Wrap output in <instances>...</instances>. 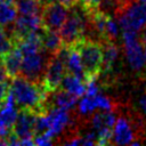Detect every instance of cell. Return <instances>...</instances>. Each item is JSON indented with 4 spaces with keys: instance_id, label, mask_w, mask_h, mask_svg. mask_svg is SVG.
<instances>
[{
    "instance_id": "cell-1",
    "label": "cell",
    "mask_w": 146,
    "mask_h": 146,
    "mask_svg": "<svg viewBox=\"0 0 146 146\" xmlns=\"http://www.w3.org/2000/svg\"><path fill=\"white\" fill-rule=\"evenodd\" d=\"M40 32L32 33L17 42V47L22 52L21 74L35 82H41L47 62L50 57L41 44Z\"/></svg>"
},
{
    "instance_id": "cell-2",
    "label": "cell",
    "mask_w": 146,
    "mask_h": 146,
    "mask_svg": "<svg viewBox=\"0 0 146 146\" xmlns=\"http://www.w3.org/2000/svg\"><path fill=\"white\" fill-rule=\"evenodd\" d=\"M9 92L21 110L32 111L36 114L47 111L48 91L41 82L31 81L22 75H17L13 78Z\"/></svg>"
},
{
    "instance_id": "cell-3",
    "label": "cell",
    "mask_w": 146,
    "mask_h": 146,
    "mask_svg": "<svg viewBox=\"0 0 146 146\" xmlns=\"http://www.w3.org/2000/svg\"><path fill=\"white\" fill-rule=\"evenodd\" d=\"M87 25L88 11L81 5L79 7V3L75 2L72 7H70V13L62 27L58 30L63 44L72 47L84 40Z\"/></svg>"
},
{
    "instance_id": "cell-4",
    "label": "cell",
    "mask_w": 146,
    "mask_h": 146,
    "mask_svg": "<svg viewBox=\"0 0 146 146\" xmlns=\"http://www.w3.org/2000/svg\"><path fill=\"white\" fill-rule=\"evenodd\" d=\"M86 73V82L90 79H97L103 67L102 44L95 40H82L75 44Z\"/></svg>"
},
{
    "instance_id": "cell-5",
    "label": "cell",
    "mask_w": 146,
    "mask_h": 146,
    "mask_svg": "<svg viewBox=\"0 0 146 146\" xmlns=\"http://www.w3.org/2000/svg\"><path fill=\"white\" fill-rule=\"evenodd\" d=\"M67 52V46H62L55 54L50 55L41 83L46 88L48 92H51L59 88L63 78L66 74V65H65V56Z\"/></svg>"
},
{
    "instance_id": "cell-6",
    "label": "cell",
    "mask_w": 146,
    "mask_h": 146,
    "mask_svg": "<svg viewBox=\"0 0 146 146\" xmlns=\"http://www.w3.org/2000/svg\"><path fill=\"white\" fill-rule=\"evenodd\" d=\"M120 9L122 14L119 17V25L122 31L139 33L146 27V3L143 0H135Z\"/></svg>"
},
{
    "instance_id": "cell-7",
    "label": "cell",
    "mask_w": 146,
    "mask_h": 146,
    "mask_svg": "<svg viewBox=\"0 0 146 146\" xmlns=\"http://www.w3.org/2000/svg\"><path fill=\"white\" fill-rule=\"evenodd\" d=\"M123 44L125 58L130 67L137 72H140L146 66V56L144 47L139 38V33L135 31H122Z\"/></svg>"
},
{
    "instance_id": "cell-8",
    "label": "cell",
    "mask_w": 146,
    "mask_h": 146,
    "mask_svg": "<svg viewBox=\"0 0 146 146\" xmlns=\"http://www.w3.org/2000/svg\"><path fill=\"white\" fill-rule=\"evenodd\" d=\"M116 121V116L112 111H100L94 112L90 124L92 131L97 135V145L111 144L112 129Z\"/></svg>"
},
{
    "instance_id": "cell-9",
    "label": "cell",
    "mask_w": 146,
    "mask_h": 146,
    "mask_svg": "<svg viewBox=\"0 0 146 146\" xmlns=\"http://www.w3.org/2000/svg\"><path fill=\"white\" fill-rule=\"evenodd\" d=\"M42 29L41 14H18L14 22L11 35L17 43L32 33H39Z\"/></svg>"
},
{
    "instance_id": "cell-10",
    "label": "cell",
    "mask_w": 146,
    "mask_h": 146,
    "mask_svg": "<svg viewBox=\"0 0 146 146\" xmlns=\"http://www.w3.org/2000/svg\"><path fill=\"white\" fill-rule=\"evenodd\" d=\"M68 8L70 7L60 2L44 5L41 10V19H42L43 27L58 31L64 24L70 13Z\"/></svg>"
},
{
    "instance_id": "cell-11",
    "label": "cell",
    "mask_w": 146,
    "mask_h": 146,
    "mask_svg": "<svg viewBox=\"0 0 146 146\" xmlns=\"http://www.w3.org/2000/svg\"><path fill=\"white\" fill-rule=\"evenodd\" d=\"M112 100L100 91L96 94H84L78 104V111L81 115H89L96 111H112Z\"/></svg>"
},
{
    "instance_id": "cell-12",
    "label": "cell",
    "mask_w": 146,
    "mask_h": 146,
    "mask_svg": "<svg viewBox=\"0 0 146 146\" xmlns=\"http://www.w3.org/2000/svg\"><path fill=\"white\" fill-rule=\"evenodd\" d=\"M35 114L27 110H22L18 113L11 129V132L17 138L16 146L19 139H33L35 136Z\"/></svg>"
},
{
    "instance_id": "cell-13",
    "label": "cell",
    "mask_w": 146,
    "mask_h": 146,
    "mask_svg": "<svg viewBox=\"0 0 146 146\" xmlns=\"http://www.w3.org/2000/svg\"><path fill=\"white\" fill-rule=\"evenodd\" d=\"M44 117L47 123V130L44 132H48L54 138L63 132V130L72 123V117L68 111L59 107H52L47 110L44 113Z\"/></svg>"
},
{
    "instance_id": "cell-14",
    "label": "cell",
    "mask_w": 146,
    "mask_h": 146,
    "mask_svg": "<svg viewBox=\"0 0 146 146\" xmlns=\"http://www.w3.org/2000/svg\"><path fill=\"white\" fill-rule=\"evenodd\" d=\"M136 136L132 130V124L124 116L116 119L111 136V143L115 145H131Z\"/></svg>"
},
{
    "instance_id": "cell-15",
    "label": "cell",
    "mask_w": 146,
    "mask_h": 146,
    "mask_svg": "<svg viewBox=\"0 0 146 146\" xmlns=\"http://www.w3.org/2000/svg\"><path fill=\"white\" fill-rule=\"evenodd\" d=\"M8 78H15L21 74V64H22V52L17 44H15L6 55L0 58Z\"/></svg>"
},
{
    "instance_id": "cell-16",
    "label": "cell",
    "mask_w": 146,
    "mask_h": 146,
    "mask_svg": "<svg viewBox=\"0 0 146 146\" xmlns=\"http://www.w3.org/2000/svg\"><path fill=\"white\" fill-rule=\"evenodd\" d=\"M65 65H66V70L71 74H74L75 76L86 81V73L83 70L82 60L75 46L67 47V52L65 56Z\"/></svg>"
},
{
    "instance_id": "cell-17",
    "label": "cell",
    "mask_w": 146,
    "mask_h": 146,
    "mask_svg": "<svg viewBox=\"0 0 146 146\" xmlns=\"http://www.w3.org/2000/svg\"><path fill=\"white\" fill-rule=\"evenodd\" d=\"M40 39H41V44L43 49L49 55L55 54L63 46L59 32L56 30H49V29L43 27L40 32Z\"/></svg>"
},
{
    "instance_id": "cell-18",
    "label": "cell",
    "mask_w": 146,
    "mask_h": 146,
    "mask_svg": "<svg viewBox=\"0 0 146 146\" xmlns=\"http://www.w3.org/2000/svg\"><path fill=\"white\" fill-rule=\"evenodd\" d=\"M103 50V67L102 71H111L119 57V49L114 41L105 40L100 41Z\"/></svg>"
},
{
    "instance_id": "cell-19",
    "label": "cell",
    "mask_w": 146,
    "mask_h": 146,
    "mask_svg": "<svg viewBox=\"0 0 146 146\" xmlns=\"http://www.w3.org/2000/svg\"><path fill=\"white\" fill-rule=\"evenodd\" d=\"M59 88L76 96L78 98L82 97L86 92V84L82 82V80L71 73L65 74V76L63 78V80L60 82Z\"/></svg>"
},
{
    "instance_id": "cell-20",
    "label": "cell",
    "mask_w": 146,
    "mask_h": 146,
    "mask_svg": "<svg viewBox=\"0 0 146 146\" xmlns=\"http://www.w3.org/2000/svg\"><path fill=\"white\" fill-rule=\"evenodd\" d=\"M52 97H51V103L55 105V107H59V108H64V110H72L75 107L76 103H78V97L60 89H56L54 91H51Z\"/></svg>"
},
{
    "instance_id": "cell-21",
    "label": "cell",
    "mask_w": 146,
    "mask_h": 146,
    "mask_svg": "<svg viewBox=\"0 0 146 146\" xmlns=\"http://www.w3.org/2000/svg\"><path fill=\"white\" fill-rule=\"evenodd\" d=\"M18 15L15 0H0V26L6 27L15 22Z\"/></svg>"
},
{
    "instance_id": "cell-22",
    "label": "cell",
    "mask_w": 146,
    "mask_h": 146,
    "mask_svg": "<svg viewBox=\"0 0 146 146\" xmlns=\"http://www.w3.org/2000/svg\"><path fill=\"white\" fill-rule=\"evenodd\" d=\"M18 14H41L40 0H15Z\"/></svg>"
},
{
    "instance_id": "cell-23",
    "label": "cell",
    "mask_w": 146,
    "mask_h": 146,
    "mask_svg": "<svg viewBox=\"0 0 146 146\" xmlns=\"http://www.w3.org/2000/svg\"><path fill=\"white\" fill-rule=\"evenodd\" d=\"M16 44L11 34H8L5 27L0 26V58L6 55Z\"/></svg>"
},
{
    "instance_id": "cell-24",
    "label": "cell",
    "mask_w": 146,
    "mask_h": 146,
    "mask_svg": "<svg viewBox=\"0 0 146 146\" xmlns=\"http://www.w3.org/2000/svg\"><path fill=\"white\" fill-rule=\"evenodd\" d=\"M33 141H34V145H38V146H49L54 144V137L48 132H42V133L35 135L33 138Z\"/></svg>"
},
{
    "instance_id": "cell-25",
    "label": "cell",
    "mask_w": 146,
    "mask_h": 146,
    "mask_svg": "<svg viewBox=\"0 0 146 146\" xmlns=\"http://www.w3.org/2000/svg\"><path fill=\"white\" fill-rule=\"evenodd\" d=\"M76 1L87 10H92V9H97L103 0H76Z\"/></svg>"
},
{
    "instance_id": "cell-26",
    "label": "cell",
    "mask_w": 146,
    "mask_h": 146,
    "mask_svg": "<svg viewBox=\"0 0 146 146\" xmlns=\"http://www.w3.org/2000/svg\"><path fill=\"white\" fill-rule=\"evenodd\" d=\"M40 2H41V5H48V3H56V2H60V3H64V5H66L67 7H72L75 2H76V0H40Z\"/></svg>"
},
{
    "instance_id": "cell-27",
    "label": "cell",
    "mask_w": 146,
    "mask_h": 146,
    "mask_svg": "<svg viewBox=\"0 0 146 146\" xmlns=\"http://www.w3.org/2000/svg\"><path fill=\"white\" fill-rule=\"evenodd\" d=\"M137 106H138V110H139L143 114L146 115V94L141 95V96L138 98V100H137Z\"/></svg>"
},
{
    "instance_id": "cell-28",
    "label": "cell",
    "mask_w": 146,
    "mask_h": 146,
    "mask_svg": "<svg viewBox=\"0 0 146 146\" xmlns=\"http://www.w3.org/2000/svg\"><path fill=\"white\" fill-rule=\"evenodd\" d=\"M8 91H9V86L7 84V81L0 82V104H1V103L3 102V99L6 98Z\"/></svg>"
},
{
    "instance_id": "cell-29",
    "label": "cell",
    "mask_w": 146,
    "mask_h": 146,
    "mask_svg": "<svg viewBox=\"0 0 146 146\" xmlns=\"http://www.w3.org/2000/svg\"><path fill=\"white\" fill-rule=\"evenodd\" d=\"M7 78H8V75H7V73H6V70H5V67H3L2 63H1V60H0V82L7 81Z\"/></svg>"
},
{
    "instance_id": "cell-30",
    "label": "cell",
    "mask_w": 146,
    "mask_h": 146,
    "mask_svg": "<svg viewBox=\"0 0 146 146\" xmlns=\"http://www.w3.org/2000/svg\"><path fill=\"white\" fill-rule=\"evenodd\" d=\"M132 1H135V0H120V1H119V2H120V8L124 7L125 5H128V3L132 2Z\"/></svg>"
},
{
    "instance_id": "cell-31",
    "label": "cell",
    "mask_w": 146,
    "mask_h": 146,
    "mask_svg": "<svg viewBox=\"0 0 146 146\" xmlns=\"http://www.w3.org/2000/svg\"><path fill=\"white\" fill-rule=\"evenodd\" d=\"M141 43L144 44L143 47H144V52H145V56H146V40H144V41H141Z\"/></svg>"
},
{
    "instance_id": "cell-32",
    "label": "cell",
    "mask_w": 146,
    "mask_h": 146,
    "mask_svg": "<svg viewBox=\"0 0 146 146\" xmlns=\"http://www.w3.org/2000/svg\"><path fill=\"white\" fill-rule=\"evenodd\" d=\"M0 145H6V140L2 139V138H0Z\"/></svg>"
},
{
    "instance_id": "cell-33",
    "label": "cell",
    "mask_w": 146,
    "mask_h": 146,
    "mask_svg": "<svg viewBox=\"0 0 146 146\" xmlns=\"http://www.w3.org/2000/svg\"><path fill=\"white\" fill-rule=\"evenodd\" d=\"M143 1H144V2H145V3H146V0H143Z\"/></svg>"
}]
</instances>
